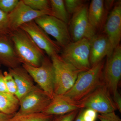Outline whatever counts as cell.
I'll return each mask as SVG.
<instances>
[{
  "label": "cell",
  "mask_w": 121,
  "mask_h": 121,
  "mask_svg": "<svg viewBox=\"0 0 121 121\" xmlns=\"http://www.w3.org/2000/svg\"><path fill=\"white\" fill-rule=\"evenodd\" d=\"M1 64L0 63V67L1 66Z\"/></svg>",
  "instance_id": "e575fe53"
},
{
  "label": "cell",
  "mask_w": 121,
  "mask_h": 121,
  "mask_svg": "<svg viewBox=\"0 0 121 121\" xmlns=\"http://www.w3.org/2000/svg\"><path fill=\"white\" fill-rule=\"evenodd\" d=\"M19 1V0H0V9L9 14L13 11Z\"/></svg>",
  "instance_id": "484cf974"
},
{
  "label": "cell",
  "mask_w": 121,
  "mask_h": 121,
  "mask_svg": "<svg viewBox=\"0 0 121 121\" xmlns=\"http://www.w3.org/2000/svg\"><path fill=\"white\" fill-rule=\"evenodd\" d=\"M97 113L91 109H83L82 117L83 121H95L97 118Z\"/></svg>",
  "instance_id": "4316f807"
},
{
  "label": "cell",
  "mask_w": 121,
  "mask_h": 121,
  "mask_svg": "<svg viewBox=\"0 0 121 121\" xmlns=\"http://www.w3.org/2000/svg\"><path fill=\"white\" fill-rule=\"evenodd\" d=\"M20 28L27 32L37 46L49 57L60 53L62 48L60 45L52 39L35 21L24 24Z\"/></svg>",
  "instance_id": "8fae6325"
},
{
  "label": "cell",
  "mask_w": 121,
  "mask_h": 121,
  "mask_svg": "<svg viewBox=\"0 0 121 121\" xmlns=\"http://www.w3.org/2000/svg\"><path fill=\"white\" fill-rule=\"evenodd\" d=\"M105 62L103 60L86 71L79 74L73 86L63 95L74 102H78L104 83L103 71Z\"/></svg>",
  "instance_id": "6da1fadb"
},
{
  "label": "cell",
  "mask_w": 121,
  "mask_h": 121,
  "mask_svg": "<svg viewBox=\"0 0 121 121\" xmlns=\"http://www.w3.org/2000/svg\"><path fill=\"white\" fill-rule=\"evenodd\" d=\"M35 22L48 35L55 38L61 48L72 42L67 24L51 15L37 17Z\"/></svg>",
  "instance_id": "ba28073f"
},
{
  "label": "cell",
  "mask_w": 121,
  "mask_h": 121,
  "mask_svg": "<svg viewBox=\"0 0 121 121\" xmlns=\"http://www.w3.org/2000/svg\"><path fill=\"white\" fill-rule=\"evenodd\" d=\"M53 115L43 112L30 114L14 115L8 121H52Z\"/></svg>",
  "instance_id": "44dd1931"
},
{
  "label": "cell",
  "mask_w": 121,
  "mask_h": 121,
  "mask_svg": "<svg viewBox=\"0 0 121 121\" xmlns=\"http://www.w3.org/2000/svg\"><path fill=\"white\" fill-rule=\"evenodd\" d=\"M83 109H82L79 110L78 113L76 118L74 121H83L82 119V114Z\"/></svg>",
  "instance_id": "d6a6232c"
},
{
  "label": "cell",
  "mask_w": 121,
  "mask_h": 121,
  "mask_svg": "<svg viewBox=\"0 0 121 121\" xmlns=\"http://www.w3.org/2000/svg\"><path fill=\"white\" fill-rule=\"evenodd\" d=\"M0 63L9 69L21 64L9 35H0Z\"/></svg>",
  "instance_id": "9a60e30c"
},
{
  "label": "cell",
  "mask_w": 121,
  "mask_h": 121,
  "mask_svg": "<svg viewBox=\"0 0 121 121\" xmlns=\"http://www.w3.org/2000/svg\"><path fill=\"white\" fill-rule=\"evenodd\" d=\"M9 72L13 77L16 84L17 93L16 96L20 100L35 86L33 79L22 66L9 68Z\"/></svg>",
  "instance_id": "e0dca14e"
},
{
  "label": "cell",
  "mask_w": 121,
  "mask_h": 121,
  "mask_svg": "<svg viewBox=\"0 0 121 121\" xmlns=\"http://www.w3.org/2000/svg\"><path fill=\"white\" fill-rule=\"evenodd\" d=\"M79 111V110H75L61 115L60 117L54 118V121H74Z\"/></svg>",
  "instance_id": "83f0119b"
},
{
  "label": "cell",
  "mask_w": 121,
  "mask_h": 121,
  "mask_svg": "<svg viewBox=\"0 0 121 121\" xmlns=\"http://www.w3.org/2000/svg\"><path fill=\"white\" fill-rule=\"evenodd\" d=\"M121 77V47L119 45L107 56L103 71L104 83L113 97L119 93L118 86Z\"/></svg>",
  "instance_id": "52a82bcc"
},
{
  "label": "cell",
  "mask_w": 121,
  "mask_h": 121,
  "mask_svg": "<svg viewBox=\"0 0 121 121\" xmlns=\"http://www.w3.org/2000/svg\"><path fill=\"white\" fill-rule=\"evenodd\" d=\"M91 67L103 60L112 52L113 48L104 33L96 34L89 40Z\"/></svg>",
  "instance_id": "5bb4252c"
},
{
  "label": "cell",
  "mask_w": 121,
  "mask_h": 121,
  "mask_svg": "<svg viewBox=\"0 0 121 121\" xmlns=\"http://www.w3.org/2000/svg\"><path fill=\"white\" fill-rule=\"evenodd\" d=\"M97 118L101 121H121V119L115 112L106 114H100Z\"/></svg>",
  "instance_id": "f1b7e54d"
},
{
  "label": "cell",
  "mask_w": 121,
  "mask_h": 121,
  "mask_svg": "<svg viewBox=\"0 0 121 121\" xmlns=\"http://www.w3.org/2000/svg\"><path fill=\"white\" fill-rule=\"evenodd\" d=\"M31 9L37 11L51 10L50 1L48 0H22Z\"/></svg>",
  "instance_id": "7402d4cb"
},
{
  "label": "cell",
  "mask_w": 121,
  "mask_h": 121,
  "mask_svg": "<svg viewBox=\"0 0 121 121\" xmlns=\"http://www.w3.org/2000/svg\"><path fill=\"white\" fill-rule=\"evenodd\" d=\"M5 82L9 93L15 95L17 93V88L14 79L9 72L4 73Z\"/></svg>",
  "instance_id": "cb8c5ba5"
},
{
  "label": "cell",
  "mask_w": 121,
  "mask_h": 121,
  "mask_svg": "<svg viewBox=\"0 0 121 121\" xmlns=\"http://www.w3.org/2000/svg\"><path fill=\"white\" fill-rule=\"evenodd\" d=\"M60 53V55L64 60L81 72L86 71L91 68L89 39H83L71 42L62 48Z\"/></svg>",
  "instance_id": "277c9868"
},
{
  "label": "cell",
  "mask_w": 121,
  "mask_h": 121,
  "mask_svg": "<svg viewBox=\"0 0 121 121\" xmlns=\"http://www.w3.org/2000/svg\"><path fill=\"white\" fill-rule=\"evenodd\" d=\"M0 92L9 93L5 82L4 73L1 70H0Z\"/></svg>",
  "instance_id": "f546056e"
},
{
  "label": "cell",
  "mask_w": 121,
  "mask_h": 121,
  "mask_svg": "<svg viewBox=\"0 0 121 121\" xmlns=\"http://www.w3.org/2000/svg\"><path fill=\"white\" fill-rule=\"evenodd\" d=\"M50 1L51 16L62 21L67 24L69 23L70 20V15L66 9L64 0H51Z\"/></svg>",
  "instance_id": "ffe728a7"
},
{
  "label": "cell",
  "mask_w": 121,
  "mask_h": 121,
  "mask_svg": "<svg viewBox=\"0 0 121 121\" xmlns=\"http://www.w3.org/2000/svg\"><path fill=\"white\" fill-rule=\"evenodd\" d=\"M82 108L78 102L72 101L65 95H55L42 112L50 115H63Z\"/></svg>",
  "instance_id": "2e32d148"
},
{
  "label": "cell",
  "mask_w": 121,
  "mask_h": 121,
  "mask_svg": "<svg viewBox=\"0 0 121 121\" xmlns=\"http://www.w3.org/2000/svg\"><path fill=\"white\" fill-rule=\"evenodd\" d=\"M14 115H8L0 112V121H8Z\"/></svg>",
  "instance_id": "1f68e13d"
},
{
  "label": "cell",
  "mask_w": 121,
  "mask_h": 121,
  "mask_svg": "<svg viewBox=\"0 0 121 121\" xmlns=\"http://www.w3.org/2000/svg\"><path fill=\"white\" fill-rule=\"evenodd\" d=\"M45 15H52L51 10L35 11L21 0L13 11L8 14L9 30L11 32L20 28L24 24Z\"/></svg>",
  "instance_id": "7c38bea8"
},
{
  "label": "cell",
  "mask_w": 121,
  "mask_h": 121,
  "mask_svg": "<svg viewBox=\"0 0 121 121\" xmlns=\"http://www.w3.org/2000/svg\"><path fill=\"white\" fill-rule=\"evenodd\" d=\"M64 2L69 15H73L85 4V1L82 0H65Z\"/></svg>",
  "instance_id": "603a6c76"
},
{
  "label": "cell",
  "mask_w": 121,
  "mask_h": 121,
  "mask_svg": "<svg viewBox=\"0 0 121 121\" xmlns=\"http://www.w3.org/2000/svg\"><path fill=\"white\" fill-rule=\"evenodd\" d=\"M114 101L117 107V109L121 112V97L119 93L113 97Z\"/></svg>",
  "instance_id": "4dcf8cb0"
},
{
  "label": "cell",
  "mask_w": 121,
  "mask_h": 121,
  "mask_svg": "<svg viewBox=\"0 0 121 121\" xmlns=\"http://www.w3.org/2000/svg\"><path fill=\"white\" fill-rule=\"evenodd\" d=\"M106 8L103 0H92L88 7V19L95 30L102 26L106 13Z\"/></svg>",
  "instance_id": "ac0fdd59"
},
{
  "label": "cell",
  "mask_w": 121,
  "mask_h": 121,
  "mask_svg": "<svg viewBox=\"0 0 121 121\" xmlns=\"http://www.w3.org/2000/svg\"><path fill=\"white\" fill-rule=\"evenodd\" d=\"M113 49L120 45L121 39V2L117 1L108 15L104 26V33Z\"/></svg>",
  "instance_id": "4fadbf2b"
},
{
  "label": "cell",
  "mask_w": 121,
  "mask_h": 121,
  "mask_svg": "<svg viewBox=\"0 0 121 121\" xmlns=\"http://www.w3.org/2000/svg\"><path fill=\"white\" fill-rule=\"evenodd\" d=\"M78 102L82 109H91L100 114L112 112L117 109L112 97L104 83Z\"/></svg>",
  "instance_id": "5b68a950"
},
{
  "label": "cell",
  "mask_w": 121,
  "mask_h": 121,
  "mask_svg": "<svg viewBox=\"0 0 121 121\" xmlns=\"http://www.w3.org/2000/svg\"><path fill=\"white\" fill-rule=\"evenodd\" d=\"M52 121H54V118L53 119V120H52Z\"/></svg>",
  "instance_id": "836d02e7"
},
{
  "label": "cell",
  "mask_w": 121,
  "mask_h": 121,
  "mask_svg": "<svg viewBox=\"0 0 121 121\" xmlns=\"http://www.w3.org/2000/svg\"><path fill=\"white\" fill-rule=\"evenodd\" d=\"M9 35L21 64L34 67L39 66L45 53L28 34L20 28L11 32Z\"/></svg>",
  "instance_id": "7a4b0ae2"
},
{
  "label": "cell",
  "mask_w": 121,
  "mask_h": 121,
  "mask_svg": "<svg viewBox=\"0 0 121 121\" xmlns=\"http://www.w3.org/2000/svg\"><path fill=\"white\" fill-rule=\"evenodd\" d=\"M22 66L39 87L52 99L55 94L54 91V70L51 60L45 56L39 66L34 67L23 64Z\"/></svg>",
  "instance_id": "8992f818"
},
{
  "label": "cell",
  "mask_w": 121,
  "mask_h": 121,
  "mask_svg": "<svg viewBox=\"0 0 121 121\" xmlns=\"http://www.w3.org/2000/svg\"><path fill=\"white\" fill-rule=\"evenodd\" d=\"M20 107V101L16 95L0 92V111L8 115H15Z\"/></svg>",
  "instance_id": "d6986e66"
},
{
  "label": "cell",
  "mask_w": 121,
  "mask_h": 121,
  "mask_svg": "<svg viewBox=\"0 0 121 121\" xmlns=\"http://www.w3.org/2000/svg\"><path fill=\"white\" fill-rule=\"evenodd\" d=\"M88 9L87 4H84L70 19L68 28L72 42L83 39L90 40L96 34L88 19Z\"/></svg>",
  "instance_id": "9c48e42d"
},
{
  "label": "cell",
  "mask_w": 121,
  "mask_h": 121,
  "mask_svg": "<svg viewBox=\"0 0 121 121\" xmlns=\"http://www.w3.org/2000/svg\"><path fill=\"white\" fill-rule=\"evenodd\" d=\"M52 99L43 90L35 85L20 99L19 108L16 115L42 112Z\"/></svg>",
  "instance_id": "30bf717a"
},
{
  "label": "cell",
  "mask_w": 121,
  "mask_h": 121,
  "mask_svg": "<svg viewBox=\"0 0 121 121\" xmlns=\"http://www.w3.org/2000/svg\"><path fill=\"white\" fill-rule=\"evenodd\" d=\"M51 58L54 70V93L63 95L71 89L81 72L65 62L59 54Z\"/></svg>",
  "instance_id": "3957f363"
},
{
  "label": "cell",
  "mask_w": 121,
  "mask_h": 121,
  "mask_svg": "<svg viewBox=\"0 0 121 121\" xmlns=\"http://www.w3.org/2000/svg\"><path fill=\"white\" fill-rule=\"evenodd\" d=\"M9 27L8 14L0 9V35H10Z\"/></svg>",
  "instance_id": "d4e9b609"
}]
</instances>
